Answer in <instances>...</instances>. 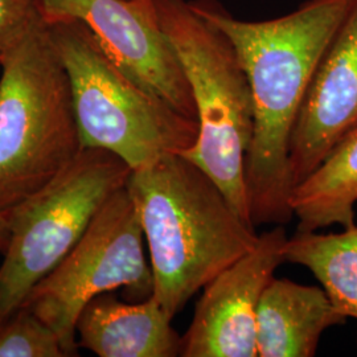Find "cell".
Masks as SVG:
<instances>
[{"mask_svg": "<svg viewBox=\"0 0 357 357\" xmlns=\"http://www.w3.org/2000/svg\"><path fill=\"white\" fill-rule=\"evenodd\" d=\"M155 6L196 107L197 138L181 155L202 168L253 224L245 168L255 134V105L237 53L221 31L193 11L190 1L155 0Z\"/></svg>", "mask_w": 357, "mask_h": 357, "instance_id": "4", "label": "cell"}, {"mask_svg": "<svg viewBox=\"0 0 357 357\" xmlns=\"http://www.w3.org/2000/svg\"><path fill=\"white\" fill-rule=\"evenodd\" d=\"M324 289L273 278L257 311L258 357H312L320 337L344 324Z\"/></svg>", "mask_w": 357, "mask_h": 357, "instance_id": "12", "label": "cell"}, {"mask_svg": "<svg viewBox=\"0 0 357 357\" xmlns=\"http://www.w3.org/2000/svg\"><path fill=\"white\" fill-rule=\"evenodd\" d=\"M357 126L337 142L318 168L293 190L290 205L296 231L355 225Z\"/></svg>", "mask_w": 357, "mask_h": 357, "instance_id": "13", "label": "cell"}, {"mask_svg": "<svg viewBox=\"0 0 357 357\" xmlns=\"http://www.w3.org/2000/svg\"><path fill=\"white\" fill-rule=\"evenodd\" d=\"M126 188L149 245L153 295L172 319L258 243L255 225L181 153L131 171Z\"/></svg>", "mask_w": 357, "mask_h": 357, "instance_id": "2", "label": "cell"}, {"mask_svg": "<svg viewBox=\"0 0 357 357\" xmlns=\"http://www.w3.org/2000/svg\"><path fill=\"white\" fill-rule=\"evenodd\" d=\"M357 126V0L321 57L294 123L289 162L294 188Z\"/></svg>", "mask_w": 357, "mask_h": 357, "instance_id": "10", "label": "cell"}, {"mask_svg": "<svg viewBox=\"0 0 357 357\" xmlns=\"http://www.w3.org/2000/svg\"><path fill=\"white\" fill-rule=\"evenodd\" d=\"M8 221H7V215L6 212L0 211V255L6 252V248L8 245Z\"/></svg>", "mask_w": 357, "mask_h": 357, "instance_id": "17", "label": "cell"}, {"mask_svg": "<svg viewBox=\"0 0 357 357\" xmlns=\"http://www.w3.org/2000/svg\"><path fill=\"white\" fill-rule=\"evenodd\" d=\"M50 26L68 72L82 149H102L138 169L191 149L197 121L142 88L76 20Z\"/></svg>", "mask_w": 357, "mask_h": 357, "instance_id": "5", "label": "cell"}, {"mask_svg": "<svg viewBox=\"0 0 357 357\" xmlns=\"http://www.w3.org/2000/svg\"><path fill=\"white\" fill-rule=\"evenodd\" d=\"M143 229L126 185L101 206L70 253L32 289L28 307L59 335L68 357L78 356L77 319L90 301L125 289L134 299L153 293Z\"/></svg>", "mask_w": 357, "mask_h": 357, "instance_id": "7", "label": "cell"}, {"mask_svg": "<svg viewBox=\"0 0 357 357\" xmlns=\"http://www.w3.org/2000/svg\"><path fill=\"white\" fill-rule=\"evenodd\" d=\"M356 0H306L293 13L262 22L230 15L215 0H191L193 11L221 31L246 73L255 134L245 181L252 221L283 225L294 216L289 147L308 85Z\"/></svg>", "mask_w": 357, "mask_h": 357, "instance_id": "1", "label": "cell"}, {"mask_svg": "<svg viewBox=\"0 0 357 357\" xmlns=\"http://www.w3.org/2000/svg\"><path fill=\"white\" fill-rule=\"evenodd\" d=\"M38 11L48 24L82 23L130 78L197 121L190 82L159 23L155 0H38Z\"/></svg>", "mask_w": 357, "mask_h": 357, "instance_id": "8", "label": "cell"}, {"mask_svg": "<svg viewBox=\"0 0 357 357\" xmlns=\"http://www.w3.org/2000/svg\"><path fill=\"white\" fill-rule=\"evenodd\" d=\"M0 69V211L7 212L82 147L69 76L40 11Z\"/></svg>", "mask_w": 357, "mask_h": 357, "instance_id": "3", "label": "cell"}, {"mask_svg": "<svg viewBox=\"0 0 357 357\" xmlns=\"http://www.w3.org/2000/svg\"><path fill=\"white\" fill-rule=\"evenodd\" d=\"M172 318L151 295L121 302L114 291L94 296L77 319V343L100 357H176L181 337Z\"/></svg>", "mask_w": 357, "mask_h": 357, "instance_id": "11", "label": "cell"}, {"mask_svg": "<svg viewBox=\"0 0 357 357\" xmlns=\"http://www.w3.org/2000/svg\"><path fill=\"white\" fill-rule=\"evenodd\" d=\"M38 13V0H0V65Z\"/></svg>", "mask_w": 357, "mask_h": 357, "instance_id": "16", "label": "cell"}, {"mask_svg": "<svg viewBox=\"0 0 357 357\" xmlns=\"http://www.w3.org/2000/svg\"><path fill=\"white\" fill-rule=\"evenodd\" d=\"M0 357H68L56 331L28 307L0 321Z\"/></svg>", "mask_w": 357, "mask_h": 357, "instance_id": "15", "label": "cell"}, {"mask_svg": "<svg viewBox=\"0 0 357 357\" xmlns=\"http://www.w3.org/2000/svg\"><path fill=\"white\" fill-rule=\"evenodd\" d=\"M131 171L115 153L82 149L56 178L6 212L10 236L0 264V321L70 253Z\"/></svg>", "mask_w": 357, "mask_h": 357, "instance_id": "6", "label": "cell"}, {"mask_svg": "<svg viewBox=\"0 0 357 357\" xmlns=\"http://www.w3.org/2000/svg\"><path fill=\"white\" fill-rule=\"evenodd\" d=\"M287 240L282 225L262 233L249 253L205 286L181 336L180 356L258 357V305L275 270L286 261Z\"/></svg>", "mask_w": 357, "mask_h": 357, "instance_id": "9", "label": "cell"}, {"mask_svg": "<svg viewBox=\"0 0 357 357\" xmlns=\"http://www.w3.org/2000/svg\"><path fill=\"white\" fill-rule=\"evenodd\" d=\"M287 262L308 268L345 318L357 319V225L340 233L296 231L284 248Z\"/></svg>", "mask_w": 357, "mask_h": 357, "instance_id": "14", "label": "cell"}]
</instances>
